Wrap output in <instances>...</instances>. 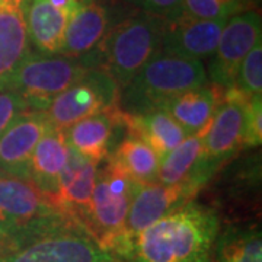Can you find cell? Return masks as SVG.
I'll list each match as a JSON object with an SVG mask.
<instances>
[{"label": "cell", "mask_w": 262, "mask_h": 262, "mask_svg": "<svg viewBox=\"0 0 262 262\" xmlns=\"http://www.w3.org/2000/svg\"><path fill=\"white\" fill-rule=\"evenodd\" d=\"M92 67H98L92 53L69 57L29 51L10 77L6 91L22 95L31 110L44 111L53 98L79 82Z\"/></svg>", "instance_id": "cell-6"}, {"label": "cell", "mask_w": 262, "mask_h": 262, "mask_svg": "<svg viewBox=\"0 0 262 262\" xmlns=\"http://www.w3.org/2000/svg\"><path fill=\"white\" fill-rule=\"evenodd\" d=\"M10 251V242L9 239L0 237V262H5L8 253Z\"/></svg>", "instance_id": "cell-30"}, {"label": "cell", "mask_w": 262, "mask_h": 262, "mask_svg": "<svg viewBox=\"0 0 262 262\" xmlns=\"http://www.w3.org/2000/svg\"><path fill=\"white\" fill-rule=\"evenodd\" d=\"M249 99L233 86L223 91V99L203 136L204 155L217 168L245 147Z\"/></svg>", "instance_id": "cell-11"}, {"label": "cell", "mask_w": 262, "mask_h": 262, "mask_svg": "<svg viewBox=\"0 0 262 262\" xmlns=\"http://www.w3.org/2000/svg\"><path fill=\"white\" fill-rule=\"evenodd\" d=\"M67 158L69 144L64 131L51 127L38 141L29 163V181L48 198L57 192Z\"/></svg>", "instance_id": "cell-20"}, {"label": "cell", "mask_w": 262, "mask_h": 262, "mask_svg": "<svg viewBox=\"0 0 262 262\" xmlns=\"http://www.w3.org/2000/svg\"><path fill=\"white\" fill-rule=\"evenodd\" d=\"M184 10L191 18L215 20L232 18L245 9L237 6H226L220 0H184Z\"/></svg>", "instance_id": "cell-25"}, {"label": "cell", "mask_w": 262, "mask_h": 262, "mask_svg": "<svg viewBox=\"0 0 262 262\" xmlns=\"http://www.w3.org/2000/svg\"><path fill=\"white\" fill-rule=\"evenodd\" d=\"M10 241L5 262H114L73 219L57 213Z\"/></svg>", "instance_id": "cell-3"}, {"label": "cell", "mask_w": 262, "mask_h": 262, "mask_svg": "<svg viewBox=\"0 0 262 262\" xmlns=\"http://www.w3.org/2000/svg\"><path fill=\"white\" fill-rule=\"evenodd\" d=\"M219 232L214 210L191 201L147 227L114 262H214Z\"/></svg>", "instance_id": "cell-1"}, {"label": "cell", "mask_w": 262, "mask_h": 262, "mask_svg": "<svg viewBox=\"0 0 262 262\" xmlns=\"http://www.w3.org/2000/svg\"><path fill=\"white\" fill-rule=\"evenodd\" d=\"M208 83L203 61L158 48L140 72L120 89L118 106L140 114L160 108L168 99Z\"/></svg>", "instance_id": "cell-2"}, {"label": "cell", "mask_w": 262, "mask_h": 262, "mask_svg": "<svg viewBox=\"0 0 262 262\" xmlns=\"http://www.w3.org/2000/svg\"><path fill=\"white\" fill-rule=\"evenodd\" d=\"M106 159L139 185L158 181L159 158L144 141L134 136H127L125 140L111 150Z\"/></svg>", "instance_id": "cell-22"}, {"label": "cell", "mask_w": 262, "mask_h": 262, "mask_svg": "<svg viewBox=\"0 0 262 262\" xmlns=\"http://www.w3.org/2000/svg\"><path fill=\"white\" fill-rule=\"evenodd\" d=\"M54 8L63 10L66 15H69V18L75 13L76 10H79L83 5L80 0H48Z\"/></svg>", "instance_id": "cell-29"}, {"label": "cell", "mask_w": 262, "mask_h": 262, "mask_svg": "<svg viewBox=\"0 0 262 262\" xmlns=\"http://www.w3.org/2000/svg\"><path fill=\"white\" fill-rule=\"evenodd\" d=\"M233 88L245 96L262 95V42L259 41L245 57L236 76Z\"/></svg>", "instance_id": "cell-24"}, {"label": "cell", "mask_w": 262, "mask_h": 262, "mask_svg": "<svg viewBox=\"0 0 262 262\" xmlns=\"http://www.w3.org/2000/svg\"><path fill=\"white\" fill-rule=\"evenodd\" d=\"M50 128L51 125L42 111L29 110L19 115L0 134V173L29 181L32 153Z\"/></svg>", "instance_id": "cell-12"}, {"label": "cell", "mask_w": 262, "mask_h": 262, "mask_svg": "<svg viewBox=\"0 0 262 262\" xmlns=\"http://www.w3.org/2000/svg\"><path fill=\"white\" fill-rule=\"evenodd\" d=\"M125 127L124 111L117 105L106 111L86 117L66 128L67 144L86 159L101 163L111 153L117 128Z\"/></svg>", "instance_id": "cell-15"}, {"label": "cell", "mask_w": 262, "mask_h": 262, "mask_svg": "<svg viewBox=\"0 0 262 262\" xmlns=\"http://www.w3.org/2000/svg\"><path fill=\"white\" fill-rule=\"evenodd\" d=\"M27 3L28 0H0V91H6L12 75L31 51Z\"/></svg>", "instance_id": "cell-16"}, {"label": "cell", "mask_w": 262, "mask_h": 262, "mask_svg": "<svg viewBox=\"0 0 262 262\" xmlns=\"http://www.w3.org/2000/svg\"><path fill=\"white\" fill-rule=\"evenodd\" d=\"M223 91L215 84L207 83L170 98L160 108L166 110L188 136H204L223 99Z\"/></svg>", "instance_id": "cell-17"}, {"label": "cell", "mask_w": 262, "mask_h": 262, "mask_svg": "<svg viewBox=\"0 0 262 262\" xmlns=\"http://www.w3.org/2000/svg\"><path fill=\"white\" fill-rule=\"evenodd\" d=\"M198 192L200 189L189 184L163 185L156 181L139 185L131 198L124 239L118 251L113 255L114 261L125 255L137 236L143 233L147 227L173 213L179 207L191 203Z\"/></svg>", "instance_id": "cell-8"}, {"label": "cell", "mask_w": 262, "mask_h": 262, "mask_svg": "<svg viewBox=\"0 0 262 262\" xmlns=\"http://www.w3.org/2000/svg\"><path fill=\"white\" fill-rule=\"evenodd\" d=\"M27 99L15 91H0V134L9 127L19 115L29 111Z\"/></svg>", "instance_id": "cell-26"}, {"label": "cell", "mask_w": 262, "mask_h": 262, "mask_svg": "<svg viewBox=\"0 0 262 262\" xmlns=\"http://www.w3.org/2000/svg\"><path fill=\"white\" fill-rule=\"evenodd\" d=\"M25 18L29 42L38 53L60 54L69 15L54 8L48 0H28Z\"/></svg>", "instance_id": "cell-21"}, {"label": "cell", "mask_w": 262, "mask_h": 262, "mask_svg": "<svg viewBox=\"0 0 262 262\" xmlns=\"http://www.w3.org/2000/svg\"><path fill=\"white\" fill-rule=\"evenodd\" d=\"M57 213L31 181L0 173V237L12 239Z\"/></svg>", "instance_id": "cell-10"}, {"label": "cell", "mask_w": 262, "mask_h": 262, "mask_svg": "<svg viewBox=\"0 0 262 262\" xmlns=\"http://www.w3.org/2000/svg\"><path fill=\"white\" fill-rule=\"evenodd\" d=\"M120 88L111 76L92 67L75 84L51 99L42 111L51 127L66 130L75 122L118 105Z\"/></svg>", "instance_id": "cell-7"}, {"label": "cell", "mask_w": 262, "mask_h": 262, "mask_svg": "<svg viewBox=\"0 0 262 262\" xmlns=\"http://www.w3.org/2000/svg\"><path fill=\"white\" fill-rule=\"evenodd\" d=\"M245 2H246V3H255L256 0H245Z\"/></svg>", "instance_id": "cell-32"}, {"label": "cell", "mask_w": 262, "mask_h": 262, "mask_svg": "<svg viewBox=\"0 0 262 262\" xmlns=\"http://www.w3.org/2000/svg\"><path fill=\"white\" fill-rule=\"evenodd\" d=\"M217 170L219 168L211 165L204 155L203 136L195 134L159 160L158 182L163 185L189 184L201 189Z\"/></svg>", "instance_id": "cell-14"}, {"label": "cell", "mask_w": 262, "mask_h": 262, "mask_svg": "<svg viewBox=\"0 0 262 262\" xmlns=\"http://www.w3.org/2000/svg\"><path fill=\"white\" fill-rule=\"evenodd\" d=\"M262 38L261 15L246 10L227 19L210 63V83L232 88L244 58Z\"/></svg>", "instance_id": "cell-9"}, {"label": "cell", "mask_w": 262, "mask_h": 262, "mask_svg": "<svg viewBox=\"0 0 262 262\" xmlns=\"http://www.w3.org/2000/svg\"><path fill=\"white\" fill-rule=\"evenodd\" d=\"M214 262H262V236L258 227L227 226L217 234Z\"/></svg>", "instance_id": "cell-23"}, {"label": "cell", "mask_w": 262, "mask_h": 262, "mask_svg": "<svg viewBox=\"0 0 262 262\" xmlns=\"http://www.w3.org/2000/svg\"><path fill=\"white\" fill-rule=\"evenodd\" d=\"M163 27V19L143 10L111 25L92 51L96 66L122 89L159 48Z\"/></svg>", "instance_id": "cell-4"}, {"label": "cell", "mask_w": 262, "mask_h": 262, "mask_svg": "<svg viewBox=\"0 0 262 262\" xmlns=\"http://www.w3.org/2000/svg\"><path fill=\"white\" fill-rule=\"evenodd\" d=\"M124 122L127 136H134L144 141L159 160L189 137L163 108H153L134 115L124 113Z\"/></svg>", "instance_id": "cell-18"}, {"label": "cell", "mask_w": 262, "mask_h": 262, "mask_svg": "<svg viewBox=\"0 0 262 262\" xmlns=\"http://www.w3.org/2000/svg\"><path fill=\"white\" fill-rule=\"evenodd\" d=\"M223 5H226V6H237V8H244L248 5L245 0H220Z\"/></svg>", "instance_id": "cell-31"}, {"label": "cell", "mask_w": 262, "mask_h": 262, "mask_svg": "<svg viewBox=\"0 0 262 262\" xmlns=\"http://www.w3.org/2000/svg\"><path fill=\"white\" fill-rule=\"evenodd\" d=\"M143 12L163 20H173L185 13L184 0H134Z\"/></svg>", "instance_id": "cell-28"}, {"label": "cell", "mask_w": 262, "mask_h": 262, "mask_svg": "<svg viewBox=\"0 0 262 262\" xmlns=\"http://www.w3.org/2000/svg\"><path fill=\"white\" fill-rule=\"evenodd\" d=\"M226 22L227 19L204 20L184 13L173 20H165L159 47L201 61L213 57Z\"/></svg>", "instance_id": "cell-13"}, {"label": "cell", "mask_w": 262, "mask_h": 262, "mask_svg": "<svg viewBox=\"0 0 262 262\" xmlns=\"http://www.w3.org/2000/svg\"><path fill=\"white\" fill-rule=\"evenodd\" d=\"M110 10L99 0L82 6L70 16L64 34L63 56L84 57L99 46L110 29Z\"/></svg>", "instance_id": "cell-19"}, {"label": "cell", "mask_w": 262, "mask_h": 262, "mask_svg": "<svg viewBox=\"0 0 262 262\" xmlns=\"http://www.w3.org/2000/svg\"><path fill=\"white\" fill-rule=\"evenodd\" d=\"M137 187L139 184L108 159L103 168H98L91 206L80 225L111 256L122 244L131 198Z\"/></svg>", "instance_id": "cell-5"}, {"label": "cell", "mask_w": 262, "mask_h": 262, "mask_svg": "<svg viewBox=\"0 0 262 262\" xmlns=\"http://www.w3.org/2000/svg\"><path fill=\"white\" fill-rule=\"evenodd\" d=\"M262 141V95H255L248 105L245 147H256Z\"/></svg>", "instance_id": "cell-27"}]
</instances>
